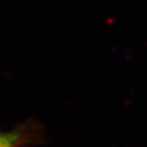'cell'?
Returning <instances> with one entry per match:
<instances>
[{"label": "cell", "mask_w": 147, "mask_h": 147, "mask_svg": "<svg viewBox=\"0 0 147 147\" xmlns=\"http://www.w3.org/2000/svg\"><path fill=\"white\" fill-rule=\"evenodd\" d=\"M42 129L34 122H27L9 132L0 131V147H26L42 138Z\"/></svg>", "instance_id": "6da1fadb"}]
</instances>
